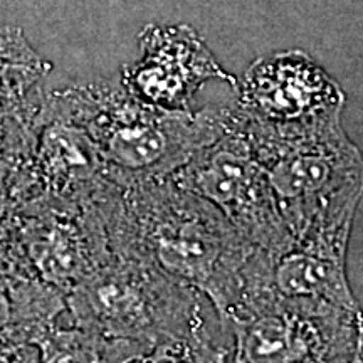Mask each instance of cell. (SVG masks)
<instances>
[{
  "label": "cell",
  "mask_w": 363,
  "mask_h": 363,
  "mask_svg": "<svg viewBox=\"0 0 363 363\" xmlns=\"http://www.w3.org/2000/svg\"><path fill=\"white\" fill-rule=\"evenodd\" d=\"M94 201L113 254L201 291L220 320L238 305L254 246L211 202L172 175L104 179Z\"/></svg>",
  "instance_id": "cell-1"
},
{
  "label": "cell",
  "mask_w": 363,
  "mask_h": 363,
  "mask_svg": "<svg viewBox=\"0 0 363 363\" xmlns=\"http://www.w3.org/2000/svg\"><path fill=\"white\" fill-rule=\"evenodd\" d=\"M71 325L133 343L145 362H233V342L201 291L118 254L66 296Z\"/></svg>",
  "instance_id": "cell-2"
},
{
  "label": "cell",
  "mask_w": 363,
  "mask_h": 363,
  "mask_svg": "<svg viewBox=\"0 0 363 363\" xmlns=\"http://www.w3.org/2000/svg\"><path fill=\"white\" fill-rule=\"evenodd\" d=\"M242 121L291 238L350 239L363 195V157L342 118L298 130Z\"/></svg>",
  "instance_id": "cell-3"
},
{
  "label": "cell",
  "mask_w": 363,
  "mask_h": 363,
  "mask_svg": "<svg viewBox=\"0 0 363 363\" xmlns=\"http://www.w3.org/2000/svg\"><path fill=\"white\" fill-rule=\"evenodd\" d=\"M48 101L88 133L106 179L115 182L174 175L219 133L227 116V106L163 110L110 84L72 86Z\"/></svg>",
  "instance_id": "cell-4"
},
{
  "label": "cell",
  "mask_w": 363,
  "mask_h": 363,
  "mask_svg": "<svg viewBox=\"0 0 363 363\" xmlns=\"http://www.w3.org/2000/svg\"><path fill=\"white\" fill-rule=\"evenodd\" d=\"M172 177L219 208L254 249H276L291 239L235 104L227 106L219 133Z\"/></svg>",
  "instance_id": "cell-5"
},
{
  "label": "cell",
  "mask_w": 363,
  "mask_h": 363,
  "mask_svg": "<svg viewBox=\"0 0 363 363\" xmlns=\"http://www.w3.org/2000/svg\"><path fill=\"white\" fill-rule=\"evenodd\" d=\"M360 311L244 296L222 318L233 362H353Z\"/></svg>",
  "instance_id": "cell-6"
},
{
  "label": "cell",
  "mask_w": 363,
  "mask_h": 363,
  "mask_svg": "<svg viewBox=\"0 0 363 363\" xmlns=\"http://www.w3.org/2000/svg\"><path fill=\"white\" fill-rule=\"evenodd\" d=\"M235 108L249 125L298 130L342 118L345 93L299 49L259 57L235 84Z\"/></svg>",
  "instance_id": "cell-7"
},
{
  "label": "cell",
  "mask_w": 363,
  "mask_h": 363,
  "mask_svg": "<svg viewBox=\"0 0 363 363\" xmlns=\"http://www.w3.org/2000/svg\"><path fill=\"white\" fill-rule=\"evenodd\" d=\"M19 211L22 244L30 271L65 296L113 256L94 199Z\"/></svg>",
  "instance_id": "cell-8"
},
{
  "label": "cell",
  "mask_w": 363,
  "mask_h": 363,
  "mask_svg": "<svg viewBox=\"0 0 363 363\" xmlns=\"http://www.w3.org/2000/svg\"><path fill=\"white\" fill-rule=\"evenodd\" d=\"M347 247L348 240L291 238L276 249H254L240 298L269 296L360 311L347 278Z\"/></svg>",
  "instance_id": "cell-9"
},
{
  "label": "cell",
  "mask_w": 363,
  "mask_h": 363,
  "mask_svg": "<svg viewBox=\"0 0 363 363\" xmlns=\"http://www.w3.org/2000/svg\"><path fill=\"white\" fill-rule=\"evenodd\" d=\"M142 57L123 67L121 88L131 98L170 111H192L207 81L238 79L219 65L194 27L150 24L140 33Z\"/></svg>",
  "instance_id": "cell-10"
},
{
  "label": "cell",
  "mask_w": 363,
  "mask_h": 363,
  "mask_svg": "<svg viewBox=\"0 0 363 363\" xmlns=\"http://www.w3.org/2000/svg\"><path fill=\"white\" fill-rule=\"evenodd\" d=\"M66 311V296L39 278H21L0 284V355L22 345L39 347Z\"/></svg>",
  "instance_id": "cell-11"
},
{
  "label": "cell",
  "mask_w": 363,
  "mask_h": 363,
  "mask_svg": "<svg viewBox=\"0 0 363 363\" xmlns=\"http://www.w3.org/2000/svg\"><path fill=\"white\" fill-rule=\"evenodd\" d=\"M19 27H0V118L27 113V94L51 71Z\"/></svg>",
  "instance_id": "cell-12"
},
{
  "label": "cell",
  "mask_w": 363,
  "mask_h": 363,
  "mask_svg": "<svg viewBox=\"0 0 363 363\" xmlns=\"http://www.w3.org/2000/svg\"><path fill=\"white\" fill-rule=\"evenodd\" d=\"M35 278L22 244L21 211L12 201H0V284Z\"/></svg>",
  "instance_id": "cell-13"
},
{
  "label": "cell",
  "mask_w": 363,
  "mask_h": 363,
  "mask_svg": "<svg viewBox=\"0 0 363 363\" xmlns=\"http://www.w3.org/2000/svg\"><path fill=\"white\" fill-rule=\"evenodd\" d=\"M30 115L0 118V201H11V187L29 140Z\"/></svg>",
  "instance_id": "cell-14"
},
{
  "label": "cell",
  "mask_w": 363,
  "mask_h": 363,
  "mask_svg": "<svg viewBox=\"0 0 363 363\" xmlns=\"http://www.w3.org/2000/svg\"><path fill=\"white\" fill-rule=\"evenodd\" d=\"M353 362H363V313L358 316V328H357V348Z\"/></svg>",
  "instance_id": "cell-15"
}]
</instances>
